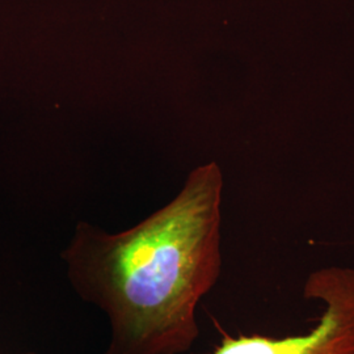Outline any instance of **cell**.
I'll return each instance as SVG.
<instances>
[{"label": "cell", "mask_w": 354, "mask_h": 354, "mask_svg": "<svg viewBox=\"0 0 354 354\" xmlns=\"http://www.w3.org/2000/svg\"><path fill=\"white\" fill-rule=\"evenodd\" d=\"M222 171L207 163L133 227L76 225L61 257L71 288L108 319L102 354H185L196 344L197 307L222 272Z\"/></svg>", "instance_id": "1"}, {"label": "cell", "mask_w": 354, "mask_h": 354, "mask_svg": "<svg viewBox=\"0 0 354 354\" xmlns=\"http://www.w3.org/2000/svg\"><path fill=\"white\" fill-rule=\"evenodd\" d=\"M304 297L322 306L317 324L299 335H225L212 354H354V268L323 266L306 279Z\"/></svg>", "instance_id": "2"}, {"label": "cell", "mask_w": 354, "mask_h": 354, "mask_svg": "<svg viewBox=\"0 0 354 354\" xmlns=\"http://www.w3.org/2000/svg\"><path fill=\"white\" fill-rule=\"evenodd\" d=\"M24 354H36V353H24Z\"/></svg>", "instance_id": "3"}]
</instances>
